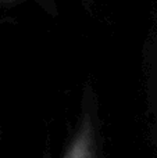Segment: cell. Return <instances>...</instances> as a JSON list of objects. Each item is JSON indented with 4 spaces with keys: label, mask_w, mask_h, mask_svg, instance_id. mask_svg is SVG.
<instances>
[{
    "label": "cell",
    "mask_w": 157,
    "mask_h": 158,
    "mask_svg": "<svg viewBox=\"0 0 157 158\" xmlns=\"http://www.w3.org/2000/svg\"><path fill=\"white\" fill-rule=\"evenodd\" d=\"M150 104H152V117H153V137L157 151V31L155 46L152 53V75H150Z\"/></svg>",
    "instance_id": "7a4b0ae2"
},
{
    "label": "cell",
    "mask_w": 157,
    "mask_h": 158,
    "mask_svg": "<svg viewBox=\"0 0 157 158\" xmlns=\"http://www.w3.org/2000/svg\"><path fill=\"white\" fill-rule=\"evenodd\" d=\"M63 158H97L96 122H95L93 104L88 103L83 108L79 125L66 148Z\"/></svg>",
    "instance_id": "6da1fadb"
},
{
    "label": "cell",
    "mask_w": 157,
    "mask_h": 158,
    "mask_svg": "<svg viewBox=\"0 0 157 158\" xmlns=\"http://www.w3.org/2000/svg\"><path fill=\"white\" fill-rule=\"evenodd\" d=\"M42 2H45V0H42ZM46 2H47V0H46Z\"/></svg>",
    "instance_id": "3957f363"
}]
</instances>
